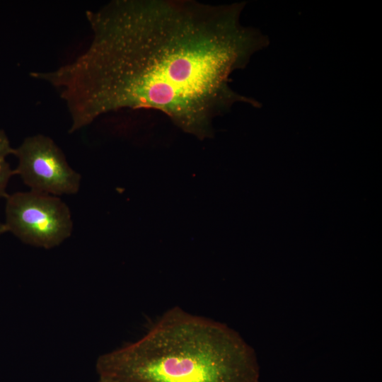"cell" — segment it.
<instances>
[{"instance_id":"obj_3","label":"cell","mask_w":382,"mask_h":382,"mask_svg":"<svg viewBox=\"0 0 382 382\" xmlns=\"http://www.w3.org/2000/svg\"><path fill=\"white\" fill-rule=\"evenodd\" d=\"M6 198V231L23 243L50 249L71 236V213L59 197L30 190L16 192Z\"/></svg>"},{"instance_id":"obj_7","label":"cell","mask_w":382,"mask_h":382,"mask_svg":"<svg viewBox=\"0 0 382 382\" xmlns=\"http://www.w3.org/2000/svg\"><path fill=\"white\" fill-rule=\"evenodd\" d=\"M98 382H117V381H115L114 380H112L108 378L99 377V380Z\"/></svg>"},{"instance_id":"obj_4","label":"cell","mask_w":382,"mask_h":382,"mask_svg":"<svg viewBox=\"0 0 382 382\" xmlns=\"http://www.w3.org/2000/svg\"><path fill=\"white\" fill-rule=\"evenodd\" d=\"M13 155L18 159L14 173L30 190L58 197L79 191L81 175L50 137L41 134L28 137L14 148Z\"/></svg>"},{"instance_id":"obj_5","label":"cell","mask_w":382,"mask_h":382,"mask_svg":"<svg viewBox=\"0 0 382 382\" xmlns=\"http://www.w3.org/2000/svg\"><path fill=\"white\" fill-rule=\"evenodd\" d=\"M15 175L14 170L12 169L6 161H0V198L6 197V187L10 178Z\"/></svg>"},{"instance_id":"obj_2","label":"cell","mask_w":382,"mask_h":382,"mask_svg":"<svg viewBox=\"0 0 382 382\" xmlns=\"http://www.w3.org/2000/svg\"><path fill=\"white\" fill-rule=\"evenodd\" d=\"M96 369L117 382H259L255 352L237 332L179 306L137 341L100 356Z\"/></svg>"},{"instance_id":"obj_1","label":"cell","mask_w":382,"mask_h":382,"mask_svg":"<svg viewBox=\"0 0 382 382\" xmlns=\"http://www.w3.org/2000/svg\"><path fill=\"white\" fill-rule=\"evenodd\" d=\"M245 4L111 1L86 12L92 37L80 55L33 78L65 102L69 133L110 112L144 108L200 140L212 138L214 120L236 103L261 106L230 86L231 74L270 44L241 23Z\"/></svg>"},{"instance_id":"obj_8","label":"cell","mask_w":382,"mask_h":382,"mask_svg":"<svg viewBox=\"0 0 382 382\" xmlns=\"http://www.w3.org/2000/svg\"><path fill=\"white\" fill-rule=\"evenodd\" d=\"M5 232H6V228H5L4 224V223H1V222L0 221V236H1V234H3L4 233H5Z\"/></svg>"},{"instance_id":"obj_6","label":"cell","mask_w":382,"mask_h":382,"mask_svg":"<svg viewBox=\"0 0 382 382\" xmlns=\"http://www.w3.org/2000/svg\"><path fill=\"white\" fill-rule=\"evenodd\" d=\"M14 148H12L9 139L2 129H0V161H6L8 155H13Z\"/></svg>"}]
</instances>
